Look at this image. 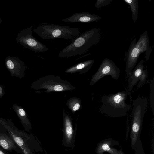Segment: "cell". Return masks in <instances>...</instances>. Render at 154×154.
Returning <instances> with one entry per match:
<instances>
[{
	"instance_id": "obj_1",
	"label": "cell",
	"mask_w": 154,
	"mask_h": 154,
	"mask_svg": "<svg viewBox=\"0 0 154 154\" xmlns=\"http://www.w3.org/2000/svg\"><path fill=\"white\" fill-rule=\"evenodd\" d=\"M101 38L100 29L93 28L81 33L61 50L58 56L62 58H69L82 54L91 47L97 43Z\"/></svg>"
},
{
	"instance_id": "obj_2",
	"label": "cell",
	"mask_w": 154,
	"mask_h": 154,
	"mask_svg": "<svg viewBox=\"0 0 154 154\" xmlns=\"http://www.w3.org/2000/svg\"><path fill=\"white\" fill-rule=\"evenodd\" d=\"M128 93L127 91H122L103 95L101 98L102 104L99 108L100 112L110 117L125 116L132 107L131 104H127L126 102Z\"/></svg>"
},
{
	"instance_id": "obj_3",
	"label": "cell",
	"mask_w": 154,
	"mask_h": 154,
	"mask_svg": "<svg viewBox=\"0 0 154 154\" xmlns=\"http://www.w3.org/2000/svg\"><path fill=\"white\" fill-rule=\"evenodd\" d=\"M33 31L43 40L63 38L72 41L81 33V29L78 28L44 23L34 28Z\"/></svg>"
},
{
	"instance_id": "obj_4",
	"label": "cell",
	"mask_w": 154,
	"mask_h": 154,
	"mask_svg": "<svg viewBox=\"0 0 154 154\" xmlns=\"http://www.w3.org/2000/svg\"><path fill=\"white\" fill-rule=\"evenodd\" d=\"M152 49L149 45L147 32L142 34L137 42L134 38L131 42L126 55V71L128 76L135 66L140 54L145 52L146 60L149 58Z\"/></svg>"
},
{
	"instance_id": "obj_5",
	"label": "cell",
	"mask_w": 154,
	"mask_h": 154,
	"mask_svg": "<svg viewBox=\"0 0 154 154\" xmlns=\"http://www.w3.org/2000/svg\"><path fill=\"white\" fill-rule=\"evenodd\" d=\"M23 154H35L43 152V149L37 139L32 134L20 130L14 126H5Z\"/></svg>"
},
{
	"instance_id": "obj_6",
	"label": "cell",
	"mask_w": 154,
	"mask_h": 154,
	"mask_svg": "<svg viewBox=\"0 0 154 154\" xmlns=\"http://www.w3.org/2000/svg\"><path fill=\"white\" fill-rule=\"evenodd\" d=\"M148 103L147 98L139 96L132 100L131 138L133 149L136 148L140 140V134Z\"/></svg>"
},
{
	"instance_id": "obj_7",
	"label": "cell",
	"mask_w": 154,
	"mask_h": 154,
	"mask_svg": "<svg viewBox=\"0 0 154 154\" xmlns=\"http://www.w3.org/2000/svg\"><path fill=\"white\" fill-rule=\"evenodd\" d=\"M32 88L38 93L72 91L76 89L68 81L63 80L59 76L51 75L39 78L33 83Z\"/></svg>"
},
{
	"instance_id": "obj_8",
	"label": "cell",
	"mask_w": 154,
	"mask_h": 154,
	"mask_svg": "<svg viewBox=\"0 0 154 154\" xmlns=\"http://www.w3.org/2000/svg\"><path fill=\"white\" fill-rule=\"evenodd\" d=\"M32 28V26L20 31L16 38L17 42L35 53L47 51L48 48L33 36Z\"/></svg>"
},
{
	"instance_id": "obj_9",
	"label": "cell",
	"mask_w": 154,
	"mask_h": 154,
	"mask_svg": "<svg viewBox=\"0 0 154 154\" xmlns=\"http://www.w3.org/2000/svg\"><path fill=\"white\" fill-rule=\"evenodd\" d=\"M63 137L62 145L69 149H73L75 147V142L77 130V125L74 129L73 119L63 109Z\"/></svg>"
},
{
	"instance_id": "obj_10",
	"label": "cell",
	"mask_w": 154,
	"mask_h": 154,
	"mask_svg": "<svg viewBox=\"0 0 154 154\" xmlns=\"http://www.w3.org/2000/svg\"><path fill=\"white\" fill-rule=\"evenodd\" d=\"M120 70L115 63L107 58L104 59L102 62L98 70L92 77L89 85L92 86L100 79L107 75H110L115 80L119 77Z\"/></svg>"
},
{
	"instance_id": "obj_11",
	"label": "cell",
	"mask_w": 154,
	"mask_h": 154,
	"mask_svg": "<svg viewBox=\"0 0 154 154\" xmlns=\"http://www.w3.org/2000/svg\"><path fill=\"white\" fill-rule=\"evenodd\" d=\"M0 147L5 151L12 152L14 151L19 154H23L22 150L5 128L0 129Z\"/></svg>"
},
{
	"instance_id": "obj_12",
	"label": "cell",
	"mask_w": 154,
	"mask_h": 154,
	"mask_svg": "<svg viewBox=\"0 0 154 154\" xmlns=\"http://www.w3.org/2000/svg\"><path fill=\"white\" fill-rule=\"evenodd\" d=\"M101 17L95 14H91L88 12L76 13L71 16L62 19L63 22L67 23H90L96 22L100 20Z\"/></svg>"
},
{
	"instance_id": "obj_13",
	"label": "cell",
	"mask_w": 154,
	"mask_h": 154,
	"mask_svg": "<svg viewBox=\"0 0 154 154\" xmlns=\"http://www.w3.org/2000/svg\"><path fill=\"white\" fill-rule=\"evenodd\" d=\"M144 60H141L128 76V90L129 92L132 90L134 86L139 81L144 69Z\"/></svg>"
},
{
	"instance_id": "obj_14",
	"label": "cell",
	"mask_w": 154,
	"mask_h": 154,
	"mask_svg": "<svg viewBox=\"0 0 154 154\" xmlns=\"http://www.w3.org/2000/svg\"><path fill=\"white\" fill-rule=\"evenodd\" d=\"M94 62V59L81 62L68 68L65 72L69 74L79 73L80 75L85 73L91 68Z\"/></svg>"
},
{
	"instance_id": "obj_15",
	"label": "cell",
	"mask_w": 154,
	"mask_h": 154,
	"mask_svg": "<svg viewBox=\"0 0 154 154\" xmlns=\"http://www.w3.org/2000/svg\"><path fill=\"white\" fill-rule=\"evenodd\" d=\"M109 144V141L102 142L97 147L96 152L98 154H103V152L105 151L111 154H124L122 151H118L116 149L110 147Z\"/></svg>"
},
{
	"instance_id": "obj_16",
	"label": "cell",
	"mask_w": 154,
	"mask_h": 154,
	"mask_svg": "<svg viewBox=\"0 0 154 154\" xmlns=\"http://www.w3.org/2000/svg\"><path fill=\"white\" fill-rule=\"evenodd\" d=\"M66 104L68 106V109L73 114L79 110L82 107L81 100L76 97H72L69 98Z\"/></svg>"
},
{
	"instance_id": "obj_17",
	"label": "cell",
	"mask_w": 154,
	"mask_h": 154,
	"mask_svg": "<svg viewBox=\"0 0 154 154\" xmlns=\"http://www.w3.org/2000/svg\"><path fill=\"white\" fill-rule=\"evenodd\" d=\"M124 1L130 5L132 14V20L135 23L138 15V0H124Z\"/></svg>"
},
{
	"instance_id": "obj_18",
	"label": "cell",
	"mask_w": 154,
	"mask_h": 154,
	"mask_svg": "<svg viewBox=\"0 0 154 154\" xmlns=\"http://www.w3.org/2000/svg\"><path fill=\"white\" fill-rule=\"evenodd\" d=\"M150 85V93L149 97L150 105L153 115L154 112V78L152 80L146 81Z\"/></svg>"
},
{
	"instance_id": "obj_19",
	"label": "cell",
	"mask_w": 154,
	"mask_h": 154,
	"mask_svg": "<svg viewBox=\"0 0 154 154\" xmlns=\"http://www.w3.org/2000/svg\"><path fill=\"white\" fill-rule=\"evenodd\" d=\"M147 78L148 72L147 66H146L145 69H144L143 70L141 76L137 85L138 89H139L142 87L146 82Z\"/></svg>"
},
{
	"instance_id": "obj_20",
	"label": "cell",
	"mask_w": 154,
	"mask_h": 154,
	"mask_svg": "<svg viewBox=\"0 0 154 154\" xmlns=\"http://www.w3.org/2000/svg\"><path fill=\"white\" fill-rule=\"evenodd\" d=\"M112 1V0H97L95 6L96 8H99L108 5Z\"/></svg>"
},
{
	"instance_id": "obj_21",
	"label": "cell",
	"mask_w": 154,
	"mask_h": 154,
	"mask_svg": "<svg viewBox=\"0 0 154 154\" xmlns=\"http://www.w3.org/2000/svg\"><path fill=\"white\" fill-rule=\"evenodd\" d=\"M19 113L21 116H24L26 115L25 111L22 109H20L18 111Z\"/></svg>"
},
{
	"instance_id": "obj_22",
	"label": "cell",
	"mask_w": 154,
	"mask_h": 154,
	"mask_svg": "<svg viewBox=\"0 0 154 154\" xmlns=\"http://www.w3.org/2000/svg\"><path fill=\"white\" fill-rule=\"evenodd\" d=\"M5 151L0 147V154H7Z\"/></svg>"
},
{
	"instance_id": "obj_23",
	"label": "cell",
	"mask_w": 154,
	"mask_h": 154,
	"mask_svg": "<svg viewBox=\"0 0 154 154\" xmlns=\"http://www.w3.org/2000/svg\"><path fill=\"white\" fill-rule=\"evenodd\" d=\"M2 21V20L0 18V24L1 23Z\"/></svg>"
},
{
	"instance_id": "obj_24",
	"label": "cell",
	"mask_w": 154,
	"mask_h": 154,
	"mask_svg": "<svg viewBox=\"0 0 154 154\" xmlns=\"http://www.w3.org/2000/svg\"><path fill=\"white\" fill-rule=\"evenodd\" d=\"M7 154H9L7 153Z\"/></svg>"
},
{
	"instance_id": "obj_25",
	"label": "cell",
	"mask_w": 154,
	"mask_h": 154,
	"mask_svg": "<svg viewBox=\"0 0 154 154\" xmlns=\"http://www.w3.org/2000/svg\"></svg>"
}]
</instances>
